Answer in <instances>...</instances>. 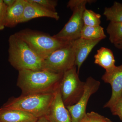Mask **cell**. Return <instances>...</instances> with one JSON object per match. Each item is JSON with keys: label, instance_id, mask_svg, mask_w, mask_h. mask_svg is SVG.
Masks as SVG:
<instances>
[{"label": "cell", "instance_id": "1", "mask_svg": "<svg viewBox=\"0 0 122 122\" xmlns=\"http://www.w3.org/2000/svg\"><path fill=\"white\" fill-rule=\"evenodd\" d=\"M63 75L46 70H22L18 71L17 86L24 95L54 92Z\"/></svg>", "mask_w": 122, "mask_h": 122}, {"label": "cell", "instance_id": "2", "mask_svg": "<svg viewBox=\"0 0 122 122\" xmlns=\"http://www.w3.org/2000/svg\"><path fill=\"white\" fill-rule=\"evenodd\" d=\"M9 43V61L14 68L18 71L43 70L44 60L16 33L10 36Z\"/></svg>", "mask_w": 122, "mask_h": 122}, {"label": "cell", "instance_id": "3", "mask_svg": "<svg viewBox=\"0 0 122 122\" xmlns=\"http://www.w3.org/2000/svg\"><path fill=\"white\" fill-rule=\"evenodd\" d=\"M54 96V92L21 95L9 99L3 107L21 110L39 118L46 115Z\"/></svg>", "mask_w": 122, "mask_h": 122}, {"label": "cell", "instance_id": "4", "mask_svg": "<svg viewBox=\"0 0 122 122\" xmlns=\"http://www.w3.org/2000/svg\"><path fill=\"white\" fill-rule=\"evenodd\" d=\"M43 60L70 42L63 41L46 34L25 29L16 33Z\"/></svg>", "mask_w": 122, "mask_h": 122}, {"label": "cell", "instance_id": "5", "mask_svg": "<svg viewBox=\"0 0 122 122\" xmlns=\"http://www.w3.org/2000/svg\"><path fill=\"white\" fill-rule=\"evenodd\" d=\"M93 0H71L67 7L73 11V14L67 23L59 32L54 35L55 38L71 42L81 38L82 30L84 26L82 15L86 4L95 2Z\"/></svg>", "mask_w": 122, "mask_h": 122}, {"label": "cell", "instance_id": "6", "mask_svg": "<svg viewBox=\"0 0 122 122\" xmlns=\"http://www.w3.org/2000/svg\"><path fill=\"white\" fill-rule=\"evenodd\" d=\"M85 86V82L79 78L76 66L63 73L59 88L66 107L73 106L78 102L83 94Z\"/></svg>", "mask_w": 122, "mask_h": 122}, {"label": "cell", "instance_id": "7", "mask_svg": "<svg viewBox=\"0 0 122 122\" xmlns=\"http://www.w3.org/2000/svg\"><path fill=\"white\" fill-rule=\"evenodd\" d=\"M75 57L74 41L55 51L43 61V69L57 73L64 72L74 67Z\"/></svg>", "mask_w": 122, "mask_h": 122}, {"label": "cell", "instance_id": "8", "mask_svg": "<svg viewBox=\"0 0 122 122\" xmlns=\"http://www.w3.org/2000/svg\"><path fill=\"white\" fill-rule=\"evenodd\" d=\"M100 82L91 77L85 82V88L82 96L76 104L66 107L69 112L72 122H81L86 115V106L90 97L97 91Z\"/></svg>", "mask_w": 122, "mask_h": 122}, {"label": "cell", "instance_id": "9", "mask_svg": "<svg viewBox=\"0 0 122 122\" xmlns=\"http://www.w3.org/2000/svg\"><path fill=\"white\" fill-rule=\"evenodd\" d=\"M102 79L111 86L112 93L111 98L103 107L111 109L122 98V64L113 69L105 72Z\"/></svg>", "mask_w": 122, "mask_h": 122}, {"label": "cell", "instance_id": "10", "mask_svg": "<svg viewBox=\"0 0 122 122\" xmlns=\"http://www.w3.org/2000/svg\"><path fill=\"white\" fill-rule=\"evenodd\" d=\"M44 117L51 122H72L69 112L62 99L59 86L54 92L52 102Z\"/></svg>", "mask_w": 122, "mask_h": 122}, {"label": "cell", "instance_id": "11", "mask_svg": "<svg viewBox=\"0 0 122 122\" xmlns=\"http://www.w3.org/2000/svg\"><path fill=\"white\" fill-rule=\"evenodd\" d=\"M25 1L24 15L21 23L27 22L34 18L41 17L50 18L56 20H59V15L56 12L49 10L33 0Z\"/></svg>", "mask_w": 122, "mask_h": 122}, {"label": "cell", "instance_id": "12", "mask_svg": "<svg viewBox=\"0 0 122 122\" xmlns=\"http://www.w3.org/2000/svg\"><path fill=\"white\" fill-rule=\"evenodd\" d=\"M101 41L87 40L81 38L74 41L75 51V65L77 68L78 73L82 65L91 51Z\"/></svg>", "mask_w": 122, "mask_h": 122}, {"label": "cell", "instance_id": "13", "mask_svg": "<svg viewBox=\"0 0 122 122\" xmlns=\"http://www.w3.org/2000/svg\"><path fill=\"white\" fill-rule=\"evenodd\" d=\"M38 118L18 109L0 108V122H35Z\"/></svg>", "mask_w": 122, "mask_h": 122}, {"label": "cell", "instance_id": "14", "mask_svg": "<svg viewBox=\"0 0 122 122\" xmlns=\"http://www.w3.org/2000/svg\"><path fill=\"white\" fill-rule=\"evenodd\" d=\"M25 0H16L14 4L7 8L5 27L13 28L21 22L25 6Z\"/></svg>", "mask_w": 122, "mask_h": 122}, {"label": "cell", "instance_id": "15", "mask_svg": "<svg viewBox=\"0 0 122 122\" xmlns=\"http://www.w3.org/2000/svg\"><path fill=\"white\" fill-rule=\"evenodd\" d=\"M94 59L95 63L105 69L106 72L111 70L116 66L113 53L108 48H100L94 55Z\"/></svg>", "mask_w": 122, "mask_h": 122}, {"label": "cell", "instance_id": "16", "mask_svg": "<svg viewBox=\"0 0 122 122\" xmlns=\"http://www.w3.org/2000/svg\"><path fill=\"white\" fill-rule=\"evenodd\" d=\"M104 29L100 25L89 26L84 25L81 33V38L89 40H102L106 37Z\"/></svg>", "mask_w": 122, "mask_h": 122}, {"label": "cell", "instance_id": "17", "mask_svg": "<svg viewBox=\"0 0 122 122\" xmlns=\"http://www.w3.org/2000/svg\"><path fill=\"white\" fill-rule=\"evenodd\" d=\"M103 15L110 22H122V4L115 1L111 7L105 8Z\"/></svg>", "mask_w": 122, "mask_h": 122}, {"label": "cell", "instance_id": "18", "mask_svg": "<svg viewBox=\"0 0 122 122\" xmlns=\"http://www.w3.org/2000/svg\"><path fill=\"white\" fill-rule=\"evenodd\" d=\"M109 39L111 43H115L122 40V22H110L107 29Z\"/></svg>", "mask_w": 122, "mask_h": 122}, {"label": "cell", "instance_id": "19", "mask_svg": "<svg viewBox=\"0 0 122 122\" xmlns=\"http://www.w3.org/2000/svg\"><path fill=\"white\" fill-rule=\"evenodd\" d=\"M101 15L91 10H85L82 15L84 25L89 26H97L101 24Z\"/></svg>", "mask_w": 122, "mask_h": 122}, {"label": "cell", "instance_id": "20", "mask_svg": "<svg viewBox=\"0 0 122 122\" xmlns=\"http://www.w3.org/2000/svg\"><path fill=\"white\" fill-rule=\"evenodd\" d=\"M107 118L94 112L86 113L81 122H106Z\"/></svg>", "mask_w": 122, "mask_h": 122}, {"label": "cell", "instance_id": "21", "mask_svg": "<svg viewBox=\"0 0 122 122\" xmlns=\"http://www.w3.org/2000/svg\"><path fill=\"white\" fill-rule=\"evenodd\" d=\"M33 1L49 10L56 12V8L58 4L57 1L55 0H33Z\"/></svg>", "mask_w": 122, "mask_h": 122}, {"label": "cell", "instance_id": "22", "mask_svg": "<svg viewBox=\"0 0 122 122\" xmlns=\"http://www.w3.org/2000/svg\"><path fill=\"white\" fill-rule=\"evenodd\" d=\"M7 7L3 0H0V31L3 30L5 26V18Z\"/></svg>", "mask_w": 122, "mask_h": 122}, {"label": "cell", "instance_id": "23", "mask_svg": "<svg viewBox=\"0 0 122 122\" xmlns=\"http://www.w3.org/2000/svg\"><path fill=\"white\" fill-rule=\"evenodd\" d=\"M110 110L113 115L118 116L122 121V98Z\"/></svg>", "mask_w": 122, "mask_h": 122}, {"label": "cell", "instance_id": "24", "mask_svg": "<svg viewBox=\"0 0 122 122\" xmlns=\"http://www.w3.org/2000/svg\"><path fill=\"white\" fill-rule=\"evenodd\" d=\"M16 0H4V3L7 8L12 6L16 2Z\"/></svg>", "mask_w": 122, "mask_h": 122}, {"label": "cell", "instance_id": "25", "mask_svg": "<svg viewBox=\"0 0 122 122\" xmlns=\"http://www.w3.org/2000/svg\"><path fill=\"white\" fill-rule=\"evenodd\" d=\"M116 48L122 50V40L114 44Z\"/></svg>", "mask_w": 122, "mask_h": 122}, {"label": "cell", "instance_id": "26", "mask_svg": "<svg viewBox=\"0 0 122 122\" xmlns=\"http://www.w3.org/2000/svg\"><path fill=\"white\" fill-rule=\"evenodd\" d=\"M35 122H51L46 117H42L38 118L37 120Z\"/></svg>", "mask_w": 122, "mask_h": 122}, {"label": "cell", "instance_id": "27", "mask_svg": "<svg viewBox=\"0 0 122 122\" xmlns=\"http://www.w3.org/2000/svg\"><path fill=\"white\" fill-rule=\"evenodd\" d=\"M106 122H112V121H111L110 119H109L107 118V119L106 120Z\"/></svg>", "mask_w": 122, "mask_h": 122}]
</instances>
